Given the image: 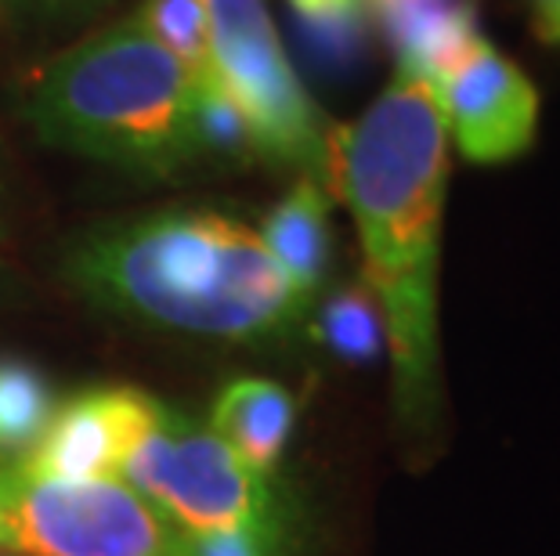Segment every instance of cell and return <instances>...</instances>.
Masks as SVG:
<instances>
[{
	"label": "cell",
	"instance_id": "cell-1",
	"mask_svg": "<svg viewBox=\"0 0 560 556\" xmlns=\"http://www.w3.org/2000/svg\"><path fill=\"white\" fill-rule=\"evenodd\" d=\"M332 196L348 203L365 289L384 322L401 441L434 452L445 419L441 383V228L448 134L434 91L398 73L351 127L332 134Z\"/></svg>",
	"mask_w": 560,
	"mask_h": 556
},
{
	"label": "cell",
	"instance_id": "cell-2",
	"mask_svg": "<svg viewBox=\"0 0 560 556\" xmlns=\"http://www.w3.org/2000/svg\"><path fill=\"white\" fill-rule=\"evenodd\" d=\"M62 271L83 300L166 333L257 343L285 336L307 311L260 232L218 210L102 224Z\"/></svg>",
	"mask_w": 560,
	"mask_h": 556
},
{
	"label": "cell",
	"instance_id": "cell-3",
	"mask_svg": "<svg viewBox=\"0 0 560 556\" xmlns=\"http://www.w3.org/2000/svg\"><path fill=\"white\" fill-rule=\"evenodd\" d=\"M44 145L135 177H174L202 159L192 80L130 15L55 55L26 87Z\"/></svg>",
	"mask_w": 560,
	"mask_h": 556
},
{
	"label": "cell",
	"instance_id": "cell-4",
	"mask_svg": "<svg viewBox=\"0 0 560 556\" xmlns=\"http://www.w3.org/2000/svg\"><path fill=\"white\" fill-rule=\"evenodd\" d=\"M210 22L213 69L240 109L257 159L301 170L332 196L337 127L301 84L265 0H199Z\"/></svg>",
	"mask_w": 560,
	"mask_h": 556
},
{
	"label": "cell",
	"instance_id": "cell-5",
	"mask_svg": "<svg viewBox=\"0 0 560 556\" xmlns=\"http://www.w3.org/2000/svg\"><path fill=\"white\" fill-rule=\"evenodd\" d=\"M185 535H246L279 542V513L268 477L254 473L207 423L160 412L156 427L120 473Z\"/></svg>",
	"mask_w": 560,
	"mask_h": 556
},
{
	"label": "cell",
	"instance_id": "cell-6",
	"mask_svg": "<svg viewBox=\"0 0 560 556\" xmlns=\"http://www.w3.org/2000/svg\"><path fill=\"white\" fill-rule=\"evenodd\" d=\"M0 549L30 556H192L188 535L124 481H44L0 463Z\"/></svg>",
	"mask_w": 560,
	"mask_h": 556
},
{
	"label": "cell",
	"instance_id": "cell-7",
	"mask_svg": "<svg viewBox=\"0 0 560 556\" xmlns=\"http://www.w3.org/2000/svg\"><path fill=\"white\" fill-rule=\"evenodd\" d=\"M448 145L478 167L524 156L539 134V91L481 33L434 80Z\"/></svg>",
	"mask_w": 560,
	"mask_h": 556
},
{
	"label": "cell",
	"instance_id": "cell-8",
	"mask_svg": "<svg viewBox=\"0 0 560 556\" xmlns=\"http://www.w3.org/2000/svg\"><path fill=\"white\" fill-rule=\"evenodd\" d=\"M160 412V401L138 387L83 390L58 401L40 441L11 466L44 481H120Z\"/></svg>",
	"mask_w": 560,
	"mask_h": 556
},
{
	"label": "cell",
	"instance_id": "cell-9",
	"mask_svg": "<svg viewBox=\"0 0 560 556\" xmlns=\"http://www.w3.org/2000/svg\"><path fill=\"white\" fill-rule=\"evenodd\" d=\"M293 394L282 383L265 380V376H240V380L224 383L221 394L213 398L207 427L249 470L260 473V477H271L293 434Z\"/></svg>",
	"mask_w": 560,
	"mask_h": 556
},
{
	"label": "cell",
	"instance_id": "cell-10",
	"mask_svg": "<svg viewBox=\"0 0 560 556\" xmlns=\"http://www.w3.org/2000/svg\"><path fill=\"white\" fill-rule=\"evenodd\" d=\"M260 239H265L268 253L276 257L282 275L293 282V289L312 304L322 279L329 271V253H332L329 192L318 181L301 177L271 206V214L260 224Z\"/></svg>",
	"mask_w": 560,
	"mask_h": 556
},
{
	"label": "cell",
	"instance_id": "cell-11",
	"mask_svg": "<svg viewBox=\"0 0 560 556\" xmlns=\"http://www.w3.org/2000/svg\"><path fill=\"white\" fill-rule=\"evenodd\" d=\"M55 409V387L37 365L0 358V463H15L40 441Z\"/></svg>",
	"mask_w": 560,
	"mask_h": 556
},
{
	"label": "cell",
	"instance_id": "cell-12",
	"mask_svg": "<svg viewBox=\"0 0 560 556\" xmlns=\"http://www.w3.org/2000/svg\"><path fill=\"white\" fill-rule=\"evenodd\" d=\"M135 19L152 33L166 55L185 69L192 80L196 94L218 87V69H213V44H210V22L199 0H145Z\"/></svg>",
	"mask_w": 560,
	"mask_h": 556
},
{
	"label": "cell",
	"instance_id": "cell-13",
	"mask_svg": "<svg viewBox=\"0 0 560 556\" xmlns=\"http://www.w3.org/2000/svg\"><path fill=\"white\" fill-rule=\"evenodd\" d=\"M318 340L343 362H373L384 351V322L365 286L340 289L318 311Z\"/></svg>",
	"mask_w": 560,
	"mask_h": 556
},
{
	"label": "cell",
	"instance_id": "cell-14",
	"mask_svg": "<svg viewBox=\"0 0 560 556\" xmlns=\"http://www.w3.org/2000/svg\"><path fill=\"white\" fill-rule=\"evenodd\" d=\"M192 556H276V542L246 535H188Z\"/></svg>",
	"mask_w": 560,
	"mask_h": 556
},
{
	"label": "cell",
	"instance_id": "cell-15",
	"mask_svg": "<svg viewBox=\"0 0 560 556\" xmlns=\"http://www.w3.org/2000/svg\"><path fill=\"white\" fill-rule=\"evenodd\" d=\"M535 37L550 47H560V0H528Z\"/></svg>",
	"mask_w": 560,
	"mask_h": 556
},
{
	"label": "cell",
	"instance_id": "cell-16",
	"mask_svg": "<svg viewBox=\"0 0 560 556\" xmlns=\"http://www.w3.org/2000/svg\"><path fill=\"white\" fill-rule=\"evenodd\" d=\"M373 4H376V8H380V4H390V0H373Z\"/></svg>",
	"mask_w": 560,
	"mask_h": 556
},
{
	"label": "cell",
	"instance_id": "cell-17",
	"mask_svg": "<svg viewBox=\"0 0 560 556\" xmlns=\"http://www.w3.org/2000/svg\"><path fill=\"white\" fill-rule=\"evenodd\" d=\"M0 556H8V553H0Z\"/></svg>",
	"mask_w": 560,
	"mask_h": 556
}]
</instances>
